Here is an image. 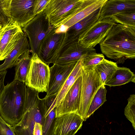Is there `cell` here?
<instances>
[{
	"label": "cell",
	"instance_id": "obj_7",
	"mask_svg": "<svg viewBox=\"0 0 135 135\" xmlns=\"http://www.w3.org/2000/svg\"><path fill=\"white\" fill-rule=\"evenodd\" d=\"M50 76L49 65L42 61L36 53L32 55L26 85L39 93L47 92Z\"/></svg>",
	"mask_w": 135,
	"mask_h": 135
},
{
	"label": "cell",
	"instance_id": "obj_19",
	"mask_svg": "<svg viewBox=\"0 0 135 135\" xmlns=\"http://www.w3.org/2000/svg\"><path fill=\"white\" fill-rule=\"evenodd\" d=\"M130 82L135 83V75L128 68L118 67L109 80L105 84L110 87L122 85Z\"/></svg>",
	"mask_w": 135,
	"mask_h": 135
},
{
	"label": "cell",
	"instance_id": "obj_15",
	"mask_svg": "<svg viewBox=\"0 0 135 135\" xmlns=\"http://www.w3.org/2000/svg\"><path fill=\"white\" fill-rule=\"evenodd\" d=\"M102 7L70 27L66 33L67 40L78 41L80 37L98 20Z\"/></svg>",
	"mask_w": 135,
	"mask_h": 135
},
{
	"label": "cell",
	"instance_id": "obj_12",
	"mask_svg": "<svg viewBox=\"0 0 135 135\" xmlns=\"http://www.w3.org/2000/svg\"><path fill=\"white\" fill-rule=\"evenodd\" d=\"M35 0H12L10 15L14 22L21 28L35 16L33 12Z\"/></svg>",
	"mask_w": 135,
	"mask_h": 135
},
{
	"label": "cell",
	"instance_id": "obj_29",
	"mask_svg": "<svg viewBox=\"0 0 135 135\" xmlns=\"http://www.w3.org/2000/svg\"><path fill=\"white\" fill-rule=\"evenodd\" d=\"M24 33L22 30L14 35L4 49L1 57L0 61L5 59L7 55L14 48Z\"/></svg>",
	"mask_w": 135,
	"mask_h": 135
},
{
	"label": "cell",
	"instance_id": "obj_32",
	"mask_svg": "<svg viewBox=\"0 0 135 135\" xmlns=\"http://www.w3.org/2000/svg\"><path fill=\"white\" fill-rule=\"evenodd\" d=\"M42 124L36 122L33 129V135H42Z\"/></svg>",
	"mask_w": 135,
	"mask_h": 135
},
{
	"label": "cell",
	"instance_id": "obj_17",
	"mask_svg": "<svg viewBox=\"0 0 135 135\" xmlns=\"http://www.w3.org/2000/svg\"><path fill=\"white\" fill-rule=\"evenodd\" d=\"M27 36L24 33L13 49L5 58L4 62L0 65V71L6 70L14 66L17 60L22 54L30 50Z\"/></svg>",
	"mask_w": 135,
	"mask_h": 135
},
{
	"label": "cell",
	"instance_id": "obj_1",
	"mask_svg": "<svg viewBox=\"0 0 135 135\" xmlns=\"http://www.w3.org/2000/svg\"><path fill=\"white\" fill-rule=\"evenodd\" d=\"M99 44L102 52L117 64L134 59L135 27L116 23Z\"/></svg>",
	"mask_w": 135,
	"mask_h": 135
},
{
	"label": "cell",
	"instance_id": "obj_23",
	"mask_svg": "<svg viewBox=\"0 0 135 135\" xmlns=\"http://www.w3.org/2000/svg\"><path fill=\"white\" fill-rule=\"evenodd\" d=\"M107 91L105 85H102L98 89L90 104L86 116V120L106 101Z\"/></svg>",
	"mask_w": 135,
	"mask_h": 135
},
{
	"label": "cell",
	"instance_id": "obj_4",
	"mask_svg": "<svg viewBox=\"0 0 135 135\" xmlns=\"http://www.w3.org/2000/svg\"><path fill=\"white\" fill-rule=\"evenodd\" d=\"M85 0H50L43 12L54 28L64 24L82 8Z\"/></svg>",
	"mask_w": 135,
	"mask_h": 135
},
{
	"label": "cell",
	"instance_id": "obj_8",
	"mask_svg": "<svg viewBox=\"0 0 135 135\" xmlns=\"http://www.w3.org/2000/svg\"><path fill=\"white\" fill-rule=\"evenodd\" d=\"M116 23L113 17L99 19L80 37L78 42L86 48H93L100 43Z\"/></svg>",
	"mask_w": 135,
	"mask_h": 135
},
{
	"label": "cell",
	"instance_id": "obj_28",
	"mask_svg": "<svg viewBox=\"0 0 135 135\" xmlns=\"http://www.w3.org/2000/svg\"><path fill=\"white\" fill-rule=\"evenodd\" d=\"M128 104L124 108V114L135 129V95H131L127 99Z\"/></svg>",
	"mask_w": 135,
	"mask_h": 135
},
{
	"label": "cell",
	"instance_id": "obj_31",
	"mask_svg": "<svg viewBox=\"0 0 135 135\" xmlns=\"http://www.w3.org/2000/svg\"><path fill=\"white\" fill-rule=\"evenodd\" d=\"M50 0H35L33 6V12L36 16L43 12Z\"/></svg>",
	"mask_w": 135,
	"mask_h": 135
},
{
	"label": "cell",
	"instance_id": "obj_11",
	"mask_svg": "<svg viewBox=\"0 0 135 135\" xmlns=\"http://www.w3.org/2000/svg\"><path fill=\"white\" fill-rule=\"evenodd\" d=\"M53 29L43 39L37 54L40 59L48 64H54L55 55L62 44L65 33H56Z\"/></svg>",
	"mask_w": 135,
	"mask_h": 135
},
{
	"label": "cell",
	"instance_id": "obj_33",
	"mask_svg": "<svg viewBox=\"0 0 135 135\" xmlns=\"http://www.w3.org/2000/svg\"><path fill=\"white\" fill-rule=\"evenodd\" d=\"M7 72V70L0 71V96L4 86V81Z\"/></svg>",
	"mask_w": 135,
	"mask_h": 135
},
{
	"label": "cell",
	"instance_id": "obj_14",
	"mask_svg": "<svg viewBox=\"0 0 135 135\" xmlns=\"http://www.w3.org/2000/svg\"><path fill=\"white\" fill-rule=\"evenodd\" d=\"M83 121L79 115L75 113L56 118L54 135H75L81 128Z\"/></svg>",
	"mask_w": 135,
	"mask_h": 135
},
{
	"label": "cell",
	"instance_id": "obj_20",
	"mask_svg": "<svg viewBox=\"0 0 135 135\" xmlns=\"http://www.w3.org/2000/svg\"><path fill=\"white\" fill-rule=\"evenodd\" d=\"M31 50L21 55L15 62L14 66L15 74L13 80L25 83L31 62L32 56L30 54Z\"/></svg>",
	"mask_w": 135,
	"mask_h": 135
},
{
	"label": "cell",
	"instance_id": "obj_35",
	"mask_svg": "<svg viewBox=\"0 0 135 135\" xmlns=\"http://www.w3.org/2000/svg\"><path fill=\"white\" fill-rule=\"evenodd\" d=\"M2 29V26L1 24L0 23V31Z\"/></svg>",
	"mask_w": 135,
	"mask_h": 135
},
{
	"label": "cell",
	"instance_id": "obj_6",
	"mask_svg": "<svg viewBox=\"0 0 135 135\" xmlns=\"http://www.w3.org/2000/svg\"><path fill=\"white\" fill-rule=\"evenodd\" d=\"M53 28L43 12L36 15L22 28L29 38L32 55L37 54L41 42Z\"/></svg>",
	"mask_w": 135,
	"mask_h": 135
},
{
	"label": "cell",
	"instance_id": "obj_18",
	"mask_svg": "<svg viewBox=\"0 0 135 135\" xmlns=\"http://www.w3.org/2000/svg\"><path fill=\"white\" fill-rule=\"evenodd\" d=\"M84 54L77 62L71 73L57 93L55 100V108L60 104L68 91L76 80L81 76L82 64Z\"/></svg>",
	"mask_w": 135,
	"mask_h": 135
},
{
	"label": "cell",
	"instance_id": "obj_16",
	"mask_svg": "<svg viewBox=\"0 0 135 135\" xmlns=\"http://www.w3.org/2000/svg\"><path fill=\"white\" fill-rule=\"evenodd\" d=\"M135 10V0H107L101 8L99 19L112 17L127 11Z\"/></svg>",
	"mask_w": 135,
	"mask_h": 135
},
{
	"label": "cell",
	"instance_id": "obj_24",
	"mask_svg": "<svg viewBox=\"0 0 135 135\" xmlns=\"http://www.w3.org/2000/svg\"><path fill=\"white\" fill-rule=\"evenodd\" d=\"M104 59L103 55L96 53V50L88 51L84 55L82 66L86 68H93Z\"/></svg>",
	"mask_w": 135,
	"mask_h": 135
},
{
	"label": "cell",
	"instance_id": "obj_13",
	"mask_svg": "<svg viewBox=\"0 0 135 135\" xmlns=\"http://www.w3.org/2000/svg\"><path fill=\"white\" fill-rule=\"evenodd\" d=\"M77 62H71L64 65L54 64L50 67V79L46 96L57 93Z\"/></svg>",
	"mask_w": 135,
	"mask_h": 135
},
{
	"label": "cell",
	"instance_id": "obj_21",
	"mask_svg": "<svg viewBox=\"0 0 135 135\" xmlns=\"http://www.w3.org/2000/svg\"><path fill=\"white\" fill-rule=\"evenodd\" d=\"M118 67L116 62L104 59L94 66V69L98 75L102 84L104 85Z\"/></svg>",
	"mask_w": 135,
	"mask_h": 135
},
{
	"label": "cell",
	"instance_id": "obj_10",
	"mask_svg": "<svg viewBox=\"0 0 135 135\" xmlns=\"http://www.w3.org/2000/svg\"><path fill=\"white\" fill-rule=\"evenodd\" d=\"M82 78L80 76L68 91L60 104L55 108V117L64 114H77L81 100Z\"/></svg>",
	"mask_w": 135,
	"mask_h": 135
},
{
	"label": "cell",
	"instance_id": "obj_34",
	"mask_svg": "<svg viewBox=\"0 0 135 135\" xmlns=\"http://www.w3.org/2000/svg\"><path fill=\"white\" fill-rule=\"evenodd\" d=\"M69 27L65 25H61L58 27L55 28V32L56 33H66L68 31Z\"/></svg>",
	"mask_w": 135,
	"mask_h": 135
},
{
	"label": "cell",
	"instance_id": "obj_27",
	"mask_svg": "<svg viewBox=\"0 0 135 135\" xmlns=\"http://www.w3.org/2000/svg\"><path fill=\"white\" fill-rule=\"evenodd\" d=\"M55 108L53 109L44 118L42 124V135H54L56 119Z\"/></svg>",
	"mask_w": 135,
	"mask_h": 135
},
{
	"label": "cell",
	"instance_id": "obj_2",
	"mask_svg": "<svg viewBox=\"0 0 135 135\" xmlns=\"http://www.w3.org/2000/svg\"><path fill=\"white\" fill-rule=\"evenodd\" d=\"M26 86L13 80L4 86L0 96V115L11 126L16 125L25 112Z\"/></svg>",
	"mask_w": 135,
	"mask_h": 135
},
{
	"label": "cell",
	"instance_id": "obj_30",
	"mask_svg": "<svg viewBox=\"0 0 135 135\" xmlns=\"http://www.w3.org/2000/svg\"><path fill=\"white\" fill-rule=\"evenodd\" d=\"M0 135H16L12 126L6 122L0 115Z\"/></svg>",
	"mask_w": 135,
	"mask_h": 135
},
{
	"label": "cell",
	"instance_id": "obj_3",
	"mask_svg": "<svg viewBox=\"0 0 135 135\" xmlns=\"http://www.w3.org/2000/svg\"><path fill=\"white\" fill-rule=\"evenodd\" d=\"M38 93L26 86L25 112L20 122L12 127L16 135H33L36 122L43 124L45 110Z\"/></svg>",
	"mask_w": 135,
	"mask_h": 135
},
{
	"label": "cell",
	"instance_id": "obj_25",
	"mask_svg": "<svg viewBox=\"0 0 135 135\" xmlns=\"http://www.w3.org/2000/svg\"><path fill=\"white\" fill-rule=\"evenodd\" d=\"M12 0H0V23L2 29L14 22L10 15V5Z\"/></svg>",
	"mask_w": 135,
	"mask_h": 135
},
{
	"label": "cell",
	"instance_id": "obj_22",
	"mask_svg": "<svg viewBox=\"0 0 135 135\" xmlns=\"http://www.w3.org/2000/svg\"><path fill=\"white\" fill-rule=\"evenodd\" d=\"M22 30L16 22L7 25L0 31V59L10 41L17 33Z\"/></svg>",
	"mask_w": 135,
	"mask_h": 135
},
{
	"label": "cell",
	"instance_id": "obj_5",
	"mask_svg": "<svg viewBox=\"0 0 135 135\" xmlns=\"http://www.w3.org/2000/svg\"><path fill=\"white\" fill-rule=\"evenodd\" d=\"M82 84L80 102L77 114L83 120L86 117L92 100L96 92L103 85L98 74L93 68L88 69L82 66Z\"/></svg>",
	"mask_w": 135,
	"mask_h": 135
},
{
	"label": "cell",
	"instance_id": "obj_9",
	"mask_svg": "<svg viewBox=\"0 0 135 135\" xmlns=\"http://www.w3.org/2000/svg\"><path fill=\"white\" fill-rule=\"evenodd\" d=\"M95 50V49L93 48H87L84 47L78 41H68L65 33L62 44L55 55L54 63L64 65L77 62L86 52Z\"/></svg>",
	"mask_w": 135,
	"mask_h": 135
},
{
	"label": "cell",
	"instance_id": "obj_26",
	"mask_svg": "<svg viewBox=\"0 0 135 135\" xmlns=\"http://www.w3.org/2000/svg\"><path fill=\"white\" fill-rule=\"evenodd\" d=\"M116 23L135 27V10L124 11L113 17Z\"/></svg>",
	"mask_w": 135,
	"mask_h": 135
}]
</instances>
